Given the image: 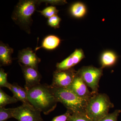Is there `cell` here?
<instances>
[{
    "label": "cell",
    "instance_id": "1",
    "mask_svg": "<svg viewBox=\"0 0 121 121\" xmlns=\"http://www.w3.org/2000/svg\"><path fill=\"white\" fill-rule=\"evenodd\" d=\"M27 91L30 104L44 114H48L56 108L58 102L51 92L49 85L40 83Z\"/></svg>",
    "mask_w": 121,
    "mask_h": 121
},
{
    "label": "cell",
    "instance_id": "2",
    "mask_svg": "<svg viewBox=\"0 0 121 121\" xmlns=\"http://www.w3.org/2000/svg\"><path fill=\"white\" fill-rule=\"evenodd\" d=\"M49 87L58 102L62 103L71 114L86 113L88 101L79 97L68 88L52 87L50 85Z\"/></svg>",
    "mask_w": 121,
    "mask_h": 121
},
{
    "label": "cell",
    "instance_id": "3",
    "mask_svg": "<svg viewBox=\"0 0 121 121\" xmlns=\"http://www.w3.org/2000/svg\"><path fill=\"white\" fill-rule=\"evenodd\" d=\"M113 104L105 94H94L87 102L86 113L92 121H98L108 114Z\"/></svg>",
    "mask_w": 121,
    "mask_h": 121
},
{
    "label": "cell",
    "instance_id": "4",
    "mask_svg": "<svg viewBox=\"0 0 121 121\" xmlns=\"http://www.w3.org/2000/svg\"><path fill=\"white\" fill-rule=\"evenodd\" d=\"M38 0H20L15 7L12 19L16 23L29 33L30 26L32 21L31 16L36 9Z\"/></svg>",
    "mask_w": 121,
    "mask_h": 121
},
{
    "label": "cell",
    "instance_id": "5",
    "mask_svg": "<svg viewBox=\"0 0 121 121\" xmlns=\"http://www.w3.org/2000/svg\"><path fill=\"white\" fill-rule=\"evenodd\" d=\"M103 69L87 66L83 67L77 72L87 86L91 89L93 94L98 93L99 80L103 74Z\"/></svg>",
    "mask_w": 121,
    "mask_h": 121
},
{
    "label": "cell",
    "instance_id": "6",
    "mask_svg": "<svg viewBox=\"0 0 121 121\" xmlns=\"http://www.w3.org/2000/svg\"><path fill=\"white\" fill-rule=\"evenodd\" d=\"M12 109L13 118L18 121H43L41 112L31 104H22Z\"/></svg>",
    "mask_w": 121,
    "mask_h": 121
},
{
    "label": "cell",
    "instance_id": "7",
    "mask_svg": "<svg viewBox=\"0 0 121 121\" xmlns=\"http://www.w3.org/2000/svg\"><path fill=\"white\" fill-rule=\"evenodd\" d=\"M77 73L73 68L65 70H56L53 74L52 83L50 86L57 88H67L73 81Z\"/></svg>",
    "mask_w": 121,
    "mask_h": 121
},
{
    "label": "cell",
    "instance_id": "8",
    "mask_svg": "<svg viewBox=\"0 0 121 121\" xmlns=\"http://www.w3.org/2000/svg\"><path fill=\"white\" fill-rule=\"evenodd\" d=\"M77 72L73 82L67 88L72 91L79 97L88 101L94 94L89 90Z\"/></svg>",
    "mask_w": 121,
    "mask_h": 121
},
{
    "label": "cell",
    "instance_id": "9",
    "mask_svg": "<svg viewBox=\"0 0 121 121\" xmlns=\"http://www.w3.org/2000/svg\"><path fill=\"white\" fill-rule=\"evenodd\" d=\"M25 80V88L26 90L40 84L42 76L38 69L19 63Z\"/></svg>",
    "mask_w": 121,
    "mask_h": 121
},
{
    "label": "cell",
    "instance_id": "10",
    "mask_svg": "<svg viewBox=\"0 0 121 121\" xmlns=\"http://www.w3.org/2000/svg\"><path fill=\"white\" fill-rule=\"evenodd\" d=\"M17 58L19 63L37 69L41 61V60L36 55L34 51L29 48L20 51Z\"/></svg>",
    "mask_w": 121,
    "mask_h": 121
},
{
    "label": "cell",
    "instance_id": "11",
    "mask_svg": "<svg viewBox=\"0 0 121 121\" xmlns=\"http://www.w3.org/2000/svg\"><path fill=\"white\" fill-rule=\"evenodd\" d=\"M8 89L12 91L13 97L18 101H21L23 104H30L28 99L27 91L25 88L20 86L17 83H14L13 84L10 83Z\"/></svg>",
    "mask_w": 121,
    "mask_h": 121
},
{
    "label": "cell",
    "instance_id": "12",
    "mask_svg": "<svg viewBox=\"0 0 121 121\" xmlns=\"http://www.w3.org/2000/svg\"><path fill=\"white\" fill-rule=\"evenodd\" d=\"M13 49L8 44L1 41L0 43V65L6 66L11 65L12 62V55Z\"/></svg>",
    "mask_w": 121,
    "mask_h": 121
},
{
    "label": "cell",
    "instance_id": "13",
    "mask_svg": "<svg viewBox=\"0 0 121 121\" xmlns=\"http://www.w3.org/2000/svg\"><path fill=\"white\" fill-rule=\"evenodd\" d=\"M60 39L56 36L51 35L48 36L44 39L42 45L35 49L36 51L40 48H44L48 50H52L56 48L60 43Z\"/></svg>",
    "mask_w": 121,
    "mask_h": 121
},
{
    "label": "cell",
    "instance_id": "14",
    "mask_svg": "<svg viewBox=\"0 0 121 121\" xmlns=\"http://www.w3.org/2000/svg\"><path fill=\"white\" fill-rule=\"evenodd\" d=\"M117 59V55L112 52L107 51L104 52L101 57L102 67L104 68L112 66L116 62Z\"/></svg>",
    "mask_w": 121,
    "mask_h": 121
},
{
    "label": "cell",
    "instance_id": "15",
    "mask_svg": "<svg viewBox=\"0 0 121 121\" xmlns=\"http://www.w3.org/2000/svg\"><path fill=\"white\" fill-rule=\"evenodd\" d=\"M70 10L72 15L74 17L78 18L82 17L86 12V9L84 5L79 2L73 4Z\"/></svg>",
    "mask_w": 121,
    "mask_h": 121
},
{
    "label": "cell",
    "instance_id": "16",
    "mask_svg": "<svg viewBox=\"0 0 121 121\" xmlns=\"http://www.w3.org/2000/svg\"><path fill=\"white\" fill-rule=\"evenodd\" d=\"M18 102L16 98L7 94L1 88L0 89V108L4 107L8 104L16 103Z\"/></svg>",
    "mask_w": 121,
    "mask_h": 121
},
{
    "label": "cell",
    "instance_id": "17",
    "mask_svg": "<svg viewBox=\"0 0 121 121\" xmlns=\"http://www.w3.org/2000/svg\"><path fill=\"white\" fill-rule=\"evenodd\" d=\"M74 66L73 60L71 55L61 62L58 63L56 65V70H65L72 68Z\"/></svg>",
    "mask_w": 121,
    "mask_h": 121
},
{
    "label": "cell",
    "instance_id": "18",
    "mask_svg": "<svg viewBox=\"0 0 121 121\" xmlns=\"http://www.w3.org/2000/svg\"><path fill=\"white\" fill-rule=\"evenodd\" d=\"M67 121H92L86 113H75L69 115Z\"/></svg>",
    "mask_w": 121,
    "mask_h": 121
},
{
    "label": "cell",
    "instance_id": "19",
    "mask_svg": "<svg viewBox=\"0 0 121 121\" xmlns=\"http://www.w3.org/2000/svg\"><path fill=\"white\" fill-rule=\"evenodd\" d=\"M12 118H13L12 108H0V121H7Z\"/></svg>",
    "mask_w": 121,
    "mask_h": 121
},
{
    "label": "cell",
    "instance_id": "20",
    "mask_svg": "<svg viewBox=\"0 0 121 121\" xmlns=\"http://www.w3.org/2000/svg\"><path fill=\"white\" fill-rule=\"evenodd\" d=\"M59 11L54 6H50L47 7L43 11H39V12L46 18H49L55 15H57Z\"/></svg>",
    "mask_w": 121,
    "mask_h": 121
},
{
    "label": "cell",
    "instance_id": "21",
    "mask_svg": "<svg viewBox=\"0 0 121 121\" xmlns=\"http://www.w3.org/2000/svg\"><path fill=\"white\" fill-rule=\"evenodd\" d=\"M74 65H75L78 63L82 59L85 57L84 53L81 49H76L72 54H71Z\"/></svg>",
    "mask_w": 121,
    "mask_h": 121
},
{
    "label": "cell",
    "instance_id": "22",
    "mask_svg": "<svg viewBox=\"0 0 121 121\" xmlns=\"http://www.w3.org/2000/svg\"><path fill=\"white\" fill-rule=\"evenodd\" d=\"M121 112L119 110H116L112 113H108L98 121H117L118 117Z\"/></svg>",
    "mask_w": 121,
    "mask_h": 121
},
{
    "label": "cell",
    "instance_id": "23",
    "mask_svg": "<svg viewBox=\"0 0 121 121\" xmlns=\"http://www.w3.org/2000/svg\"><path fill=\"white\" fill-rule=\"evenodd\" d=\"M10 83L7 80V74L4 72V69L0 68V88L5 87L8 88Z\"/></svg>",
    "mask_w": 121,
    "mask_h": 121
},
{
    "label": "cell",
    "instance_id": "24",
    "mask_svg": "<svg viewBox=\"0 0 121 121\" xmlns=\"http://www.w3.org/2000/svg\"><path fill=\"white\" fill-rule=\"evenodd\" d=\"M61 19L57 15H55L52 17L48 18V24L49 26L55 28L59 27V24Z\"/></svg>",
    "mask_w": 121,
    "mask_h": 121
},
{
    "label": "cell",
    "instance_id": "25",
    "mask_svg": "<svg viewBox=\"0 0 121 121\" xmlns=\"http://www.w3.org/2000/svg\"><path fill=\"white\" fill-rule=\"evenodd\" d=\"M38 3L40 4L41 2H45L46 4H49L52 5H61L67 3L65 0H38Z\"/></svg>",
    "mask_w": 121,
    "mask_h": 121
},
{
    "label": "cell",
    "instance_id": "26",
    "mask_svg": "<svg viewBox=\"0 0 121 121\" xmlns=\"http://www.w3.org/2000/svg\"><path fill=\"white\" fill-rule=\"evenodd\" d=\"M71 114V113L68 111L64 114L54 117L51 121H67L69 115Z\"/></svg>",
    "mask_w": 121,
    "mask_h": 121
}]
</instances>
